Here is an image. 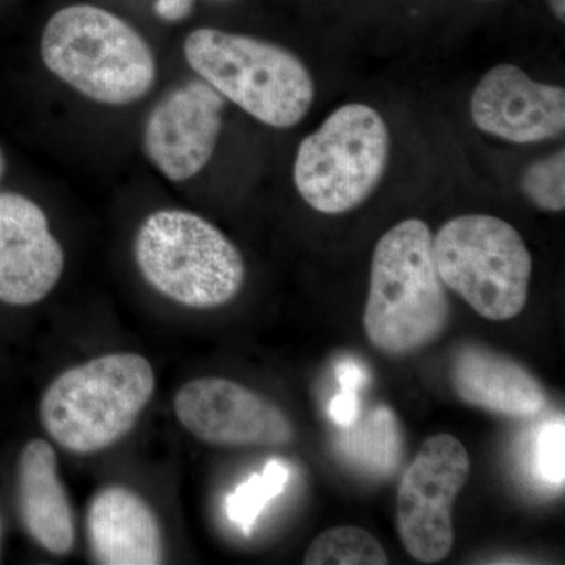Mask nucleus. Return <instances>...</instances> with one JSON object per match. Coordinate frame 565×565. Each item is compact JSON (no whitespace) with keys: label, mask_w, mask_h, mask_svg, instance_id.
<instances>
[{"label":"nucleus","mask_w":565,"mask_h":565,"mask_svg":"<svg viewBox=\"0 0 565 565\" xmlns=\"http://www.w3.org/2000/svg\"><path fill=\"white\" fill-rule=\"evenodd\" d=\"M433 243L429 226L408 218L375 245L363 326L370 343L386 355L422 351L448 327L449 300Z\"/></svg>","instance_id":"f257e3e1"},{"label":"nucleus","mask_w":565,"mask_h":565,"mask_svg":"<svg viewBox=\"0 0 565 565\" xmlns=\"http://www.w3.org/2000/svg\"><path fill=\"white\" fill-rule=\"evenodd\" d=\"M41 58L73 90L107 106L139 102L158 77L147 40L117 14L88 3L52 14L41 36Z\"/></svg>","instance_id":"f03ea898"},{"label":"nucleus","mask_w":565,"mask_h":565,"mask_svg":"<svg viewBox=\"0 0 565 565\" xmlns=\"http://www.w3.org/2000/svg\"><path fill=\"white\" fill-rule=\"evenodd\" d=\"M154 392V370L145 356L109 353L70 367L47 386L41 424L66 451L95 455L131 433Z\"/></svg>","instance_id":"7ed1b4c3"},{"label":"nucleus","mask_w":565,"mask_h":565,"mask_svg":"<svg viewBox=\"0 0 565 565\" xmlns=\"http://www.w3.org/2000/svg\"><path fill=\"white\" fill-rule=\"evenodd\" d=\"M184 57L223 98L273 128H292L313 104L315 84L307 66L269 41L196 29L184 41Z\"/></svg>","instance_id":"20e7f679"},{"label":"nucleus","mask_w":565,"mask_h":565,"mask_svg":"<svg viewBox=\"0 0 565 565\" xmlns=\"http://www.w3.org/2000/svg\"><path fill=\"white\" fill-rule=\"evenodd\" d=\"M134 256L152 289L195 310L232 302L245 281L236 245L189 211L163 210L147 217L137 232Z\"/></svg>","instance_id":"39448f33"},{"label":"nucleus","mask_w":565,"mask_h":565,"mask_svg":"<svg viewBox=\"0 0 565 565\" xmlns=\"http://www.w3.org/2000/svg\"><path fill=\"white\" fill-rule=\"evenodd\" d=\"M441 281L489 321L522 313L530 294L533 258L514 226L493 215L452 218L434 237Z\"/></svg>","instance_id":"423d86ee"},{"label":"nucleus","mask_w":565,"mask_h":565,"mask_svg":"<svg viewBox=\"0 0 565 565\" xmlns=\"http://www.w3.org/2000/svg\"><path fill=\"white\" fill-rule=\"evenodd\" d=\"M388 156L384 118L366 104H345L300 143L294 182L313 210L343 214L370 199Z\"/></svg>","instance_id":"0eeeda50"},{"label":"nucleus","mask_w":565,"mask_h":565,"mask_svg":"<svg viewBox=\"0 0 565 565\" xmlns=\"http://www.w3.org/2000/svg\"><path fill=\"white\" fill-rule=\"evenodd\" d=\"M465 446L449 434L427 438L397 490V530L408 555L435 564L451 555L452 508L470 478Z\"/></svg>","instance_id":"6e6552de"},{"label":"nucleus","mask_w":565,"mask_h":565,"mask_svg":"<svg viewBox=\"0 0 565 565\" xmlns=\"http://www.w3.org/2000/svg\"><path fill=\"white\" fill-rule=\"evenodd\" d=\"M173 407L181 426L207 445L277 448L296 437L291 419L277 404L228 379L188 382Z\"/></svg>","instance_id":"1a4fd4ad"},{"label":"nucleus","mask_w":565,"mask_h":565,"mask_svg":"<svg viewBox=\"0 0 565 565\" xmlns=\"http://www.w3.org/2000/svg\"><path fill=\"white\" fill-rule=\"evenodd\" d=\"M223 109L225 98L202 79L173 88L156 104L145 125L148 159L170 181L191 180L217 148Z\"/></svg>","instance_id":"9d476101"},{"label":"nucleus","mask_w":565,"mask_h":565,"mask_svg":"<svg viewBox=\"0 0 565 565\" xmlns=\"http://www.w3.org/2000/svg\"><path fill=\"white\" fill-rule=\"evenodd\" d=\"M63 270L65 253L44 211L20 193H0V302H41Z\"/></svg>","instance_id":"9b49d317"},{"label":"nucleus","mask_w":565,"mask_h":565,"mask_svg":"<svg viewBox=\"0 0 565 565\" xmlns=\"http://www.w3.org/2000/svg\"><path fill=\"white\" fill-rule=\"evenodd\" d=\"M471 118L481 131L514 143H535L565 128V92L531 79L515 65H498L476 85Z\"/></svg>","instance_id":"f8f14e48"},{"label":"nucleus","mask_w":565,"mask_h":565,"mask_svg":"<svg viewBox=\"0 0 565 565\" xmlns=\"http://www.w3.org/2000/svg\"><path fill=\"white\" fill-rule=\"evenodd\" d=\"M87 537L96 563L158 565L166 548L158 516L139 493L125 486H107L87 509Z\"/></svg>","instance_id":"ddd939ff"},{"label":"nucleus","mask_w":565,"mask_h":565,"mask_svg":"<svg viewBox=\"0 0 565 565\" xmlns=\"http://www.w3.org/2000/svg\"><path fill=\"white\" fill-rule=\"evenodd\" d=\"M452 385L465 404L512 418L541 414L548 404L544 385L525 366L484 345L457 352Z\"/></svg>","instance_id":"4468645a"},{"label":"nucleus","mask_w":565,"mask_h":565,"mask_svg":"<svg viewBox=\"0 0 565 565\" xmlns=\"http://www.w3.org/2000/svg\"><path fill=\"white\" fill-rule=\"evenodd\" d=\"M18 492L22 522L36 544L52 555H68L76 542V523L57 456L46 440L36 438L22 449Z\"/></svg>","instance_id":"2eb2a0df"},{"label":"nucleus","mask_w":565,"mask_h":565,"mask_svg":"<svg viewBox=\"0 0 565 565\" xmlns=\"http://www.w3.org/2000/svg\"><path fill=\"white\" fill-rule=\"evenodd\" d=\"M307 565H385L384 546L373 534L356 526H338L323 531L308 546Z\"/></svg>","instance_id":"dca6fc26"},{"label":"nucleus","mask_w":565,"mask_h":565,"mask_svg":"<svg viewBox=\"0 0 565 565\" xmlns=\"http://www.w3.org/2000/svg\"><path fill=\"white\" fill-rule=\"evenodd\" d=\"M348 451L374 473H390L397 467L401 435L393 412L379 407L366 422L356 426L349 435Z\"/></svg>","instance_id":"f3484780"},{"label":"nucleus","mask_w":565,"mask_h":565,"mask_svg":"<svg viewBox=\"0 0 565 565\" xmlns=\"http://www.w3.org/2000/svg\"><path fill=\"white\" fill-rule=\"evenodd\" d=\"M289 481V470L281 460H270L262 473L252 475L226 498V515L234 526L250 535L256 520L275 498L280 497Z\"/></svg>","instance_id":"a211bd4d"},{"label":"nucleus","mask_w":565,"mask_h":565,"mask_svg":"<svg viewBox=\"0 0 565 565\" xmlns=\"http://www.w3.org/2000/svg\"><path fill=\"white\" fill-rule=\"evenodd\" d=\"M522 189L527 199L544 211L565 207V152L534 162L523 174Z\"/></svg>","instance_id":"6ab92c4d"},{"label":"nucleus","mask_w":565,"mask_h":565,"mask_svg":"<svg viewBox=\"0 0 565 565\" xmlns=\"http://www.w3.org/2000/svg\"><path fill=\"white\" fill-rule=\"evenodd\" d=\"M565 429L563 419L546 424L535 441V473L548 486L563 487Z\"/></svg>","instance_id":"aec40b11"},{"label":"nucleus","mask_w":565,"mask_h":565,"mask_svg":"<svg viewBox=\"0 0 565 565\" xmlns=\"http://www.w3.org/2000/svg\"><path fill=\"white\" fill-rule=\"evenodd\" d=\"M330 416L338 426L352 427L360 416L359 393L341 390L330 404Z\"/></svg>","instance_id":"412c9836"},{"label":"nucleus","mask_w":565,"mask_h":565,"mask_svg":"<svg viewBox=\"0 0 565 565\" xmlns=\"http://www.w3.org/2000/svg\"><path fill=\"white\" fill-rule=\"evenodd\" d=\"M334 374H337L341 390L359 393V390L367 384L366 371L363 370L362 364L356 363L352 359L338 362L337 367H334Z\"/></svg>","instance_id":"4be33fe9"},{"label":"nucleus","mask_w":565,"mask_h":565,"mask_svg":"<svg viewBox=\"0 0 565 565\" xmlns=\"http://www.w3.org/2000/svg\"><path fill=\"white\" fill-rule=\"evenodd\" d=\"M195 0H158L156 13L166 21H182L192 13Z\"/></svg>","instance_id":"5701e85b"},{"label":"nucleus","mask_w":565,"mask_h":565,"mask_svg":"<svg viewBox=\"0 0 565 565\" xmlns=\"http://www.w3.org/2000/svg\"><path fill=\"white\" fill-rule=\"evenodd\" d=\"M552 10L555 11L556 18L559 21L565 20V0H550Z\"/></svg>","instance_id":"b1692460"},{"label":"nucleus","mask_w":565,"mask_h":565,"mask_svg":"<svg viewBox=\"0 0 565 565\" xmlns=\"http://www.w3.org/2000/svg\"><path fill=\"white\" fill-rule=\"evenodd\" d=\"M7 162L6 156H3L2 148H0V181H2L3 174H6Z\"/></svg>","instance_id":"393cba45"},{"label":"nucleus","mask_w":565,"mask_h":565,"mask_svg":"<svg viewBox=\"0 0 565 565\" xmlns=\"http://www.w3.org/2000/svg\"><path fill=\"white\" fill-rule=\"evenodd\" d=\"M0 535H2V525H0Z\"/></svg>","instance_id":"a878e982"}]
</instances>
